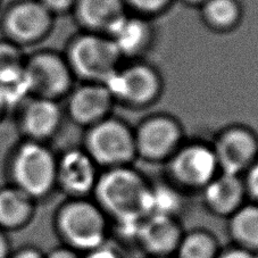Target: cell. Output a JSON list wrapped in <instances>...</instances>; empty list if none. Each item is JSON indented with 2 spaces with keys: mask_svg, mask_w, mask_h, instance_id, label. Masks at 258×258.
<instances>
[{
  "mask_svg": "<svg viewBox=\"0 0 258 258\" xmlns=\"http://www.w3.org/2000/svg\"><path fill=\"white\" fill-rule=\"evenodd\" d=\"M150 184L130 165L107 168L93 190L96 204L115 221L142 220L148 215Z\"/></svg>",
  "mask_w": 258,
  "mask_h": 258,
  "instance_id": "1",
  "label": "cell"
},
{
  "mask_svg": "<svg viewBox=\"0 0 258 258\" xmlns=\"http://www.w3.org/2000/svg\"><path fill=\"white\" fill-rule=\"evenodd\" d=\"M6 175L8 184L41 202L57 189V157L42 142L29 140L13 151Z\"/></svg>",
  "mask_w": 258,
  "mask_h": 258,
  "instance_id": "2",
  "label": "cell"
},
{
  "mask_svg": "<svg viewBox=\"0 0 258 258\" xmlns=\"http://www.w3.org/2000/svg\"><path fill=\"white\" fill-rule=\"evenodd\" d=\"M107 219L95 202L71 198L57 210L55 229L64 246L84 253L107 241Z\"/></svg>",
  "mask_w": 258,
  "mask_h": 258,
  "instance_id": "3",
  "label": "cell"
},
{
  "mask_svg": "<svg viewBox=\"0 0 258 258\" xmlns=\"http://www.w3.org/2000/svg\"><path fill=\"white\" fill-rule=\"evenodd\" d=\"M65 58L74 78L105 83L119 68L122 56L107 35L84 32L72 39Z\"/></svg>",
  "mask_w": 258,
  "mask_h": 258,
  "instance_id": "4",
  "label": "cell"
},
{
  "mask_svg": "<svg viewBox=\"0 0 258 258\" xmlns=\"http://www.w3.org/2000/svg\"><path fill=\"white\" fill-rule=\"evenodd\" d=\"M87 128L84 150L98 166H126L137 157L135 132L125 122L108 116Z\"/></svg>",
  "mask_w": 258,
  "mask_h": 258,
  "instance_id": "5",
  "label": "cell"
},
{
  "mask_svg": "<svg viewBox=\"0 0 258 258\" xmlns=\"http://www.w3.org/2000/svg\"><path fill=\"white\" fill-rule=\"evenodd\" d=\"M115 101L131 107H146L156 101L163 91L161 74L153 66L142 61L119 65L105 83Z\"/></svg>",
  "mask_w": 258,
  "mask_h": 258,
  "instance_id": "6",
  "label": "cell"
},
{
  "mask_svg": "<svg viewBox=\"0 0 258 258\" xmlns=\"http://www.w3.org/2000/svg\"><path fill=\"white\" fill-rule=\"evenodd\" d=\"M166 163L172 182L183 189L203 190L220 173L213 147L199 141L182 144Z\"/></svg>",
  "mask_w": 258,
  "mask_h": 258,
  "instance_id": "7",
  "label": "cell"
},
{
  "mask_svg": "<svg viewBox=\"0 0 258 258\" xmlns=\"http://www.w3.org/2000/svg\"><path fill=\"white\" fill-rule=\"evenodd\" d=\"M133 132L137 157L149 162H166L183 144L180 123L170 115H151L133 128Z\"/></svg>",
  "mask_w": 258,
  "mask_h": 258,
  "instance_id": "8",
  "label": "cell"
},
{
  "mask_svg": "<svg viewBox=\"0 0 258 258\" xmlns=\"http://www.w3.org/2000/svg\"><path fill=\"white\" fill-rule=\"evenodd\" d=\"M24 66L32 84V93L37 97L57 100L73 89L75 78L65 56L41 51L34 54Z\"/></svg>",
  "mask_w": 258,
  "mask_h": 258,
  "instance_id": "9",
  "label": "cell"
},
{
  "mask_svg": "<svg viewBox=\"0 0 258 258\" xmlns=\"http://www.w3.org/2000/svg\"><path fill=\"white\" fill-rule=\"evenodd\" d=\"M220 172L243 175L257 162L258 140L253 133L241 125H231L217 135L214 145Z\"/></svg>",
  "mask_w": 258,
  "mask_h": 258,
  "instance_id": "10",
  "label": "cell"
},
{
  "mask_svg": "<svg viewBox=\"0 0 258 258\" xmlns=\"http://www.w3.org/2000/svg\"><path fill=\"white\" fill-rule=\"evenodd\" d=\"M98 165L84 149H70L57 157V188L71 198H87L97 184Z\"/></svg>",
  "mask_w": 258,
  "mask_h": 258,
  "instance_id": "11",
  "label": "cell"
},
{
  "mask_svg": "<svg viewBox=\"0 0 258 258\" xmlns=\"http://www.w3.org/2000/svg\"><path fill=\"white\" fill-rule=\"evenodd\" d=\"M68 112L72 121L89 127L110 116L114 98L104 83L83 82L69 93Z\"/></svg>",
  "mask_w": 258,
  "mask_h": 258,
  "instance_id": "12",
  "label": "cell"
},
{
  "mask_svg": "<svg viewBox=\"0 0 258 258\" xmlns=\"http://www.w3.org/2000/svg\"><path fill=\"white\" fill-rule=\"evenodd\" d=\"M183 234L176 217L149 215L141 222L137 243L149 256H173Z\"/></svg>",
  "mask_w": 258,
  "mask_h": 258,
  "instance_id": "13",
  "label": "cell"
},
{
  "mask_svg": "<svg viewBox=\"0 0 258 258\" xmlns=\"http://www.w3.org/2000/svg\"><path fill=\"white\" fill-rule=\"evenodd\" d=\"M52 25V13L37 0H28L12 8L6 19V28L13 37L24 42L44 37Z\"/></svg>",
  "mask_w": 258,
  "mask_h": 258,
  "instance_id": "14",
  "label": "cell"
},
{
  "mask_svg": "<svg viewBox=\"0 0 258 258\" xmlns=\"http://www.w3.org/2000/svg\"><path fill=\"white\" fill-rule=\"evenodd\" d=\"M105 35L114 43L122 58H135L144 54L150 46L153 41V29L146 17L125 13L110 26Z\"/></svg>",
  "mask_w": 258,
  "mask_h": 258,
  "instance_id": "15",
  "label": "cell"
},
{
  "mask_svg": "<svg viewBox=\"0 0 258 258\" xmlns=\"http://www.w3.org/2000/svg\"><path fill=\"white\" fill-rule=\"evenodd\" d=\"M207 210L219 216L230 217L239 210L247 197L241 175L220 172L203 189Z\"/></svg>",
  "mask_w": 258,
  "mask_h": 258,
  "instance_id": "16",
  "label": "cell"
},
{
  "mask_svg": "<svg viewBox=\"0 0 258 258\" xmlns=\"http://www.w3.org/2000/svg\"><path fill=\"white\" fill-rule=\"evenodd\" d=\"M72 11L86 32L106 34L126 7L123 0H75Z\"/></svg>",
  "mask_w": 258,
  "mask_h": 258,
  "instance_id": "17",
  "label": "cell"
},
{
  "mask_svg": "<svg viewBox=\"0 0 258 258\" xmlns=\"http://www.w3.org/2000/svg\"><path fill=\"white\" fill-rule=\"evenodd\" d=\"M37 204L14 185L0 186V229L7 233L25 229L34 219Z\"/></svg>",
  "mask_w": 258,
  "mask_h": 258,
  "instance_id": "18",
  "label": "cell"
},
{
  "mask_svg": "<svg viewBox=\"0 0 258 258\" xmlns=\"http://www.w3.org/2000/svg\"><path fill=\"white\" fill-rule=\"evenodd\" d=\"M61 123V110L57 100L37 97L24 109L23 128L32 141L41 142L52 137Z\"/></svg>",
  "mask_w": 258,
  "mask_h": 258,
  "instance_id": "19",
  "label": "cell"
},
{
  "mask_svg": "<svg viewBox=\"0 0 258 258\" xmlns=\"http://www.w3.org/2000/svg\"><path fill=\"white\" fill-rule=\"evenodd\" d=\"M229 230L235 246L258 255V203L243 204L229 217Z\"/></svg>",
  "mask_w": 258,
  "mask_h": 258,
  "instance_id": "20",
  "label": "cell"
},
{
  "mask_svg": "<svg viewBox=\"0 0 258 258\" xmlns=\"http://www.w3.org/2000/svg\"><path fill=\"white\" fill-rule=\"evenodd\" d=\"M199 7L204 23L219 32L233 30L241 20L238 0H205Z\"/></svg>",
  "mask_w": 258,
  "mask_h": 258,
  "instance_id": "21",
  "label": "cell"
},
{
  "mask_svg": "<svg viewBox=\"0 0 258 258\" xmlns=\"http://www.w3.org/2000/svg\"><path fill=\"white\" fill-rule=\"evenodd\" d=\"M32 93V84L23 64L0 71V95L6 108L21 104Z\"/></svg>",
  "mask_w": 258,
  "mask_h": 258,
  "instance_id": "22",
  "label": "cell"
},
{
  "mask_svg": "<svg viewBox=\"0 0 258 258\" xmlns=\"http://www.w3.org/2000/svg\"><path fill=\"white\" fill-rule=\"evenodd\" d=\"M219 242L212 233L196 230L182 235L175 258H217Z\"/></svg>",
  "mask_w": 258,
  "mask_h": 258,
  "instance_id": "23",
  "label": "cell"
},
{
  "mask_svg": "<svg viewBox=\"0 0 258 258\" xmlns=\"http://www.w3.org/2000/svg\"><path fill=\"white\" fill-rule=\"evenodd\" d=\"M180 191L167 184H150L147 216L162 215L176 217L182 207Z\"/></svg>",
  "mask_w": 258,
  "mask_h": 258,
  "instance_id": "24",
  "label": "cell"
},
{
  "mask_svg": "<svg viewBox=\"0 0 258 258\" xmlns=\"http://www.w3.org/2000/svg\"><path fill=\"white\" fill-rule=\"evenodd\" d=\"M125 7H130L131 10L140 16H151L159 14L166 10L171 5L173 0H123Z\"/></svg>",
  "mask_w": 258,
  "mask_h": 258,
  "instance_id": "25",
  "label": "cell"
},
{
  "mask_svg": "<svg viewBox=\"0 0 258 258\" xmlns=\"http://www.w3.org/2000/svg\"><path fill=\"white\" fill-rule=\"evenodd\" d=\"M19 64H23L19 49L10 43H0V71Z\"/></svg>",
  "mask_w": 258,
  "mask_h": 258,
  "instance_id": "26",
  "label": "cell"
},
{
  "mask_svg": "<svg viewBox=\"0 0 258 258\" xmlns=\"http://www.w3.org/2000/svg\"><path fill=\"white\" fill-rule=\"evenodd\" d=\"M243 174L242 180L247 196L255 200V203H258V161L253 163Z\"/></svg>",
  "mask_w": 258,
  "mask_h": 258,
  "instance_id": "27",
  "label": "cell"
},
{
  "mask_svg": "<svg viewBox=\"0 0 258 258\" xmlns=\"http://www.w3.org/2000/svg\"><path fill=\"white\" fill-rule=\"evenodd\" d=\"M82 258H123V256L119 253L116 247L106 241L100 246L84 252Z\"/></svg>",
  "mask_w": 258,
  "mask_h": 258,
  "instance_id": "28",
  "label": "cell"
},
{
  "mask_svg": "<svg viewBox=\"0 0 258 258\" xmlns=\"http://www.w3.org/2000/svg\"><path fill=\"white\" fill-rule=\"evenodd\" d=\"M51 13H63L73 10L75 0H39Z\"/></svg>",
  "mask_w": 258,
  "mask_h": 258,
  "instance_id": "29",
  "label": "cell"
},
{
  "mask_svg": "<svg viewBox=\"0 0 258 258\" xmlns=\"http://www.w3.org/2000/svg\"><path fill=\"white\" fill-rule=\"evenodd\" d=\"M8 258H44V253L34 246H22L13 249Z\"/></svg>",
  "mask_w": 258,
  "mask_h": 258,
  "instance_id": "30",
  "label": "cell"
},
{
  "mask_svg": "<svg viewBox=\"0 0 258 258\" xmlns=\"http://www.w3.org/2000/svg\"><path fill=\"white\" fill-rule=\"evenodd\" d=\"M44 258H82L79 255V251L68 246H61L52 249L48 253H44Z\"/></svg>",
  "mask_w": 258,
  "mask_h": 258,
  "instance_id": "31",
  "label": "cell"
},
{
  "mask_svg": "<svg viewBox=\"0 0 258 258\" xmlns=\"http://www.w3.org/2000/svg\"><path fill=\"white\" fill-rule=\"evenodd\" d=\"M217 258H258V255L235 246L225 251H220Z\"/></svg>",
  "mask_w": 258,
  "mask_h": 258,
  "instance_id": "32",
  "label": "cell"
},
{
  "mask_svg": "<svg viewBox=\"0 0 258 258\" xmlns=\"http://www.w3.org/2000/svg\"><path fill=\"white\" fill-rule=\"evenodd\" d=\"M13 250L8 233L0 229V258H8Z\"/></svg>",
  "mask_w": 258,
  "mask_h": 258,
  "instance_id": "33",
  "label": "cell"
},
{
  "mask_svg": "<svg viewBox=\"0 0 258 258\" xmlns=\"http://www.w3.org/2000/svg\"><path fill=\"white\" fill-rule=\"evenodd\" d=\"M182 2L188 4V5L192 6H200L205 2V0H182Z\"/></svg>",
  "mask_w": 258,
  "mask_h": 258,
  "instance_id": "34",
  "label": "cell"
},
{
  "mask_svg": "<svg viewBox=\"0 0 258 258\" xmlns=\"http://www.w3.org/2000/svg\"><path fill=\"white\" fill-rule=\"evenodd\" d=\"M6 108V105H5V101H4L2 95H0V114L3 113V110Z\"/></svg>",
  "mask_w": 258,
  "mask_h": 258,
  "instance_id": "35",
  "label": "cell"
},
{
  "mask_svg": "<svg viewBox=\"0 0 258 258\" xmlns=\"http://www.w3.org/2000/svg\"><path fill=\"white\" fill-rule=\"evenodd\" d=\"M149 258H175L174 256H150Z\"/></svg>",
  "mask_w": 258,
  "mask_h": 258,
  "instance_id": "36",
  "label": "cell"
}]
</instances>
